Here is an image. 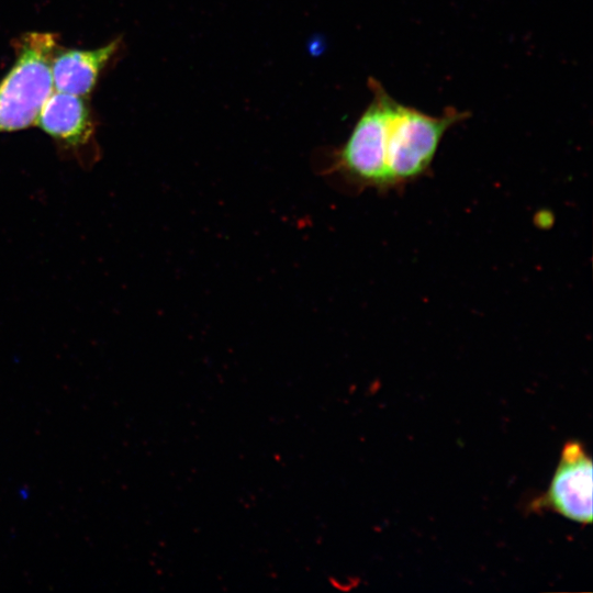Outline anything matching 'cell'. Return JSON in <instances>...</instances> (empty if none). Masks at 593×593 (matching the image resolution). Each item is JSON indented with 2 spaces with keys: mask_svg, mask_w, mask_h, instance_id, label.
I'll return each instance as SVG.
<instances>
[{
  "mask_svg": "<svg viewBox=\"0 0 593 593\" xmlns=\"http://www.w3.org/2000/svg\"><path fill=\"white\" fill-rule=\"evenodd\" d=\"M35 125L71 149L87 146L94 134V123L86 97L56 90L44 101Z\"/></svg>",
  "mask_w": 593,
  "mask_h": 593,
  "instance_id": "cell-5",
  "label": "cell"
},
{
  "mask_svg": "<svg viewBox=\"0 0 593 593\" xmlns=\"http://www.w3.org/2000/svg\"><path fill=\"white\" fill-rule=\"evenodd\" d=\"M468 115L452 107L440 115H430L395 101L388 130V169L392 189L424 176L446 132Z\"/></svg>",
  "mask_w": 593,
  "mask_h": 593,
  "instance_id": "cell-3",
  "label": "cell"
},
{
  "mask_svg": "<svg viewBox=\"0 0 593 593\" xmlns=\"http://www.w3.org/2000/svg\"><path fill=\"white\" fill-rule=\"evenodd\" d=\"M592 459L579 440L564 444L548 490L530 503L534 512L552 511L580 523H592Z\"/></svg>",
  "mask_w": 593,
  "mask_h": 593,
  "instance_id": "cell-4",
  "label": "cell"
},
{
  "mask_svg": "<svg viewBox=\"0 0 593 593\" xmlns=\"http://www.w3.org/2000/svg\"><path fill=\"white\" fill-rule=\"evenodd\" d=\"M118 48V40L93 49L57 47L51 61L53 89L80 97L89 96Z\"/></svg>",
  "mask_w": 593,
  "mask_h": 593,
  "instance_id": "cell-6",
  "label": "cell"
},
{
  "mask_svg": "<svg viewBox=\"0 0 593 593\" xmlns=\"http://www.w3.org/2000/svg\"><path fill=\"white\" fill-rule=\"evenodd\" d=\"M56 35L29 32L16 42V58L0 80V133L35 125L38 112L53 89L52 57Z\"/></svg>",
  "mask_w": 593,
  "mask_h": 593,
  "instance_id": "cell-1",
  "label": "cell"
},
{
  "mask_svg": "<svg viewBox=\"0 0 593 593\" xmlns=\"http://www.w3.org/2000/svg\"><path fill=\"white\" fill-rule=\"evenodd\" d=\"M372 100L347 141L334 154L332 170L359 188L391 190L388 169V128L395 99L370 78Z\"/></svg>",
  "mask_w": 593,
  "mask_h": 593,
  "instance_id": "cell-2",
  "label": "cell"
}]
</instances>
